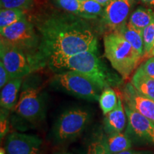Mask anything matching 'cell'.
<instances>
[{
  "label": "cell",
  "mask_w": 154,
  "mask_h": 154,
  "mask_svg": "<svg viewBox=\"0 0 154 154\" xmlns=\"http://www.w3.org/2000/svg\"><path fill=\"white\" fill-rule=\"evenodd\" d=\"M41 49L46 63L84 51H98V39L92 26L71 13H51L36 21Z\"/></svg>",
  "instance_id": "cell-1"
},
{
  "label": "cell",
  "mask_w": 154,
  "mask_h": 154,
  "mask_svg": "<svg viewBox=\"0 0 154 154\" xmlns=\"http://www.w3.org/2000/svg\"><path fill=\"white\" fill-rule=\"evenodd\" d=\"M51 70L75 71L88 77L102 89L107 86L117 87L122 80L99 59L97 52L84 51L70 57L58 58L47 63Z\"/></svg>",
  "instance_id": "cell-2"
},
{
  "label": "cell",
  "mask_w": 154,
  "mask_h": 154,
  "mask_svg": "<svg viewBox=\"0 0 154 154\" xmlns=\"http://www.w3.org/2000/svg\"><path fill=\"white\" fill-rule=\"evenodd\" d=\"M36 29L27 19L0 29L1 36L23 51L28 57L33 71L47 64L41 49V38Z\"/></svg>",
  "instance_id": "cell-3"
},
{
  "label": "cell",
  "mask_w": 154,
  "mask_h": 154,
  "mask_svg": "<svg viewBox=\"0 0 154 154\" xmlns=\"http://www.w3.org/2000/svg\"><path fill=\"white\" fill-rule=\"evenodd\" d=\"M103 45L106 57L113 68L123 79H128L137 66L141 56L116 32L106 34Z\"/></svg>",
  "instance_id": "cell-4"
},
{
  "label": "cell",
  "mask_w": 154,
  "mask_h": 154,
  "mask_svg": "<svg viewBox=\"0 0 154 154\" xmlns=\"http://www.w3.org/2000/svg\"><path fill=\"white\" fill-rule=\"evenodd\" d=\"M52 85L71 95L91 101H99L103 91L91 79L75 71H64L57 74L54 77Z\"/></svg>",
  "instance_id": "cell-5"
},
{
  "label": "cell",
  "mask_w": 154,
  "mask_h": 154,
  "mask_svg": "<svg viewBox=\"0 0 154 154\" xmlns=\"http://www.w3.org/2000/svg\"><path fill=\"white\" fill-rule=\"evenodd\" d=\"M91 119L90 111L84 108L75 107L63 111L53 127L55 141L62 143L75 139L85 130Z\"/></svg>",
  "instance_id": "cell-6"
},
{
  "label": "cell",
  "mask_w": 154,
  "mask_h": 154,
  "mask_svg": "<svg viewBox=\"0 0 154 154\" xmlns=\"http://www.w3.org/2000/svg\"><path fill=\"white\" fill-rule=\"evenodd\" d=\"M14 110L19 117L29 122L42 120L45 117L46 101L39 88L24 84Z\"/></svg>",
  "instance_id": "cell-7"
},
{
  "label": "cell",
  "mask_w": 154,
  "mask_h": 154,
  "mask_svg": "<svg viewBox=\"0 0 154 154\" xmlns=\"http://www.w3.org/2000/svg\"><path fill=\"white\" fill-rule=\"evenodd\" d=\"M0 57L11 79L23 78L34 72L26 55L2 36Z\"/></svg>",
  "instance_id": "cell-8"
},
{
  "label": "cell",
  "mask_w": 154,
  "mask_h": 154,
  "mask_svg": "<svg viewBox=\"0 0 154 154\" xmlns=\"http://www.w3.org/2000/svg\"><path fill=\"white\" fill-rule=\"evenodd\" d=\"M42 145L37 136L14 132L7 136L5 151L7 154H42Z\"/></svg>",
  "instance_id": "cell-9"
},
{
  "label": "cell",
  "mask_w": 154,
  "mask_h": 154,
  "mask_svg": "<svg viewBox=\"0 0 154 154\" xmlns=\"http://www.w3.org/2000/svg\"><path fill=\"white\" fill-rule=\"evenodd\" d=\"M136 0H111L104 7L102 20L111 30L116 29L127 22Z\"/></svg>",
  "instance_id": "cell-10"
},
{
  "label": "cell",
  "mask_w": 154,
  "mask_h": 154,
  "mask_svg": "<svg viewBox=\"0 0 154 154\" xmlns=\"http://www.w3.org/2000/svg\"><path fill=\"white\" fill-rule=\"evenodd\" d=\"M121 96L125 104L154 123V101L140 94L131 83L124 86Z\"/></svg>",
  "instance_id": "cell-11"
},
{
  "label": "cell",
  "mask_w": 154,
  "mask_h": 154,
  "mask_svg": "<svg viewBox=\"0 0 154 154\" xmlns=\"http://www.w3.org/2000/svg\"><path fill=\"white\" fill-rule=\"evenodd\" d=\"M128 128L140 139L154 144V123L137 111L124 104Z\"/></svg>",
  "instance_id": "cell-12"
},
{
  "label": "cell",
  "mask_w": 154,
  "mask_h": 154,
  "mask_svg": "<svg viewBox=\"0 0 154 154\" xmlns=\"http://www.w3.org/2000/svg\"><path fill=\"white\" fill-rule=\"evenodd\" d=\"M121 99V96L118 94L117 106L114 109L105 116L103 128L106 134L109 135L113 133L121 132L124 129L127 116Z\"/></svg>",
  "instance_id": "cell-13"
},
{
  "label": "cell",
  "mask_w": 154,
  "mask_h": 154,
  "mask_svg": "<svg viewBox=\"0 0 154 154\" xmlns=\"http://www.w3.org/2000/svg\"><path fill=\"white\" fill-rule=\"evenodd\" d=\"M22 84V78H15L9 80L2 88L0 96L1 107L6 110H11L17 104V95Z\"/></svg>",
  "instance_id": "cell-14"
},
{
  "label": "cell",
  "mask_w": 154,
  "mask_h": 154,
  "mask_svg": "<svg viewBox=\"0 0 154 154\" xmlns=\"http://www.w3.org/2000/svg\"><path fill=\"white\" fill-rule=\"evenodd\" d=\"M113 32H118L127 42L131 44L138 54L141 56L144 55V47L143 39V32L137 29L130 24L129 22L125 23L118 29Z\"/></svg>",
  "instance_id": "cell-15"
},
{
  "label": "cell",
  "mask_w": 154,
  "mask_h": 154,
  "mask_svg": "<svg viewBox=\"0 0 154 154\" xmlns=\"http://www.w3.org/2000/svg\"><path fill=\"white\" fill-rule=\"evenodd\" d=\"M131 83L140 94L154 101V79L146 75L140 66L134 73Z\"/></svg>",
  "instance_id": "cell-16"
},
{
  "label": "cell",
  "mask_w": 154,
  "mask_h": 154,
  "mask_svg": "<svg viewBox=\"0 0 154 154\" xmlns=\"http://www.w3.org/2000/svg\"><path fill=\"white\" fill-rule=\"evenodd\" d=\"M107 143L111 154L129 150L132 146L131 140L128 134L121 132L107 135Z\"/></svg>",
  "instance_id": "cell-17"
},
{
  "label": "cell",
  "mask_w": 154,
  "mask_h": 154,
  "mask_svg": "<svg viewBox=\"0 0 154 154\" xmlns=\"http://www.w3.org/2000/svg\"><path fill=\"white\" fill-rule=\"evenodd\" d=\"M153 19L154 12L151 9L138 7L130 16L129 23L135 28L143 32L144 28L150 24Z\"/></svg>",
  "instance_id": "cell-18"
},
{
  "label": "cell",
  "mask_w": 154,
  "mask_h": 154,
  "mask_svg": "<svg viewBox=\"0 0 154 154\" xmlns=\"http://www.w3.org/2000/svg\"><path fill=\"white\" fill-rule=\"evenodd\" d=\"M83 154H111L108 146L107 136L102 132L96 134Z\"/></svg>",
  "instance_id": "cell-19"
},
{
  "label": "cell",
  "mask_w": 154,
  "mask_h": 154,
  "mask_svg": "<svg viewBox=\"0 0 154 154\" xmlns=\"http://www.w3.org/2000/svg\"><path fill=\"white\" fill-rule=\"evenodd\" d=\"M99 102L103 115L106 116L109 113L118 103V94L116 95L114 90L111 86L105 87L101 91L99 96Z\"/></svg>",
  "instance_id": "cell-20"
},
{
  "label": "cell",
  "mask_w": 154,
  "mask_h": 154,
  "mask_svg": "<svg viewBox=\"0 0 154 154\" xmlns=\"http://www.w3.org/2000/svg\"><path fill=\"white\" fill-rule=\"evenodd\" d=\"M26 19L24 9H1L0 11V29Z\"/></svg>",
  "instance_id": "cell-21"
},
{
  "label": "cell",
  "mask_w": 154,
  "mask_h": 154,
  "mask_svg": "<svg viewBox=\"0 0 154 154\" xmlns=\"http://www.w3.org/2000/svg\"><path fill=\"white\" fill-rule=\"evenodd\" d=\"M103 7L97 2L94 0H87V1L81 2V9L79 16L85 19H95L99 16L103 14Z\"/></svg>",
  "instance_id": "cell-22"
},
{
  "label": "cell",
  "mask_w": 154,
  "mask_h": 154,
  "mask_svg": "<svg viewBox=\"0 0 154 154\" xmlns=\"http://www.w3.org/2000/svg\"><path fill=\"white\" fill-rule=\"evenodd\" d=\"M144 56L149 55L154 42V19L143 30Z\"/></svg>",
  "instance_id": "cell-23"
},
{
  "label": "cell",
  "mask_w": 154,
  "mask_h": 154,
  "mask_svg": "<svg viewBox=\"0 0 154 154\" xmlns=\"http://www.w3.org/2000/svg\"><path fill=\"white\" fill-rule=\"evenodd\" d=\"M56 5L67 12L79 16L81 2L79 0H54Z\"/></svg>",
  "instance_id": "cell-24"
},
{
  "label": "cell",
  "mask_w": 154,
  "mask_h": 154,
  "mask_svg": "<svg viewBox=\"0 0 154 154\" xmlns=\"http://www.w3.org/2000/svg\"><path fill=\"white\" fill-rule=\"evenodd\" d=\"M34 0H0L1 9H27L32 7Z\"/></svg>",
  "instance_id": "cell-25"
},
{
  "label": "cell",
  "mask_w": 154,
  "mask_h": 154,
  "mask_svg": "<svg viewBox=\"0 0 154 154\" xmlns=\"http://www.w3.org/2000/svg\"><path fill=\"white\" fill-rule=\"evenodd\" d=\"M140 66L146 75L154 79V57L149 58L145 63L140 65Z\"/></svg>",
  "instance_id": "cell-26"
},
{
  "label": "cell",
  "mask_w": 154,
  "mask_h": 154,
  "mask_svg": "<svg viewBox=\"0 0 154 154\" xmlns=\"http://www.w3.org/2000/svg\"><path fill=\"white\" fill-rule=\"evenodd\" d=\"M8 110L2 108L1 111V138L4 137L7 132L9 131V122L7 119L8 115Z\"/></svg>",
  "instance_id": "cell-27"
},
{
  "label": "cell",
  "mask_w": 154,
  "mask_h": 154,
  "mask_svg": "<svg viewBox=\"0 0 154 154\" xmlns=\"http://www.w3.org/2000/svg\"><path fill=\"white\" fill-rule=\"evenodd\" d=\"M11 79L8 72L5 69L3 63L1 61L0 62V88H2Z\"/></svg>",
  "instance_id": "cell-28"
},
{
  "label": "cell",
  "mask_w": 154,
  "mask_h": 154,
  "mask_svg": "<svg viewBox=\"0 0 154 154\" xmlns=\"http://www.w3.org/2000/svg\"><path fill=\"white\" fill-rule=\"evenodd\" d=\"M116 154H153V152L151 151H133V150H126V151L120 152V153Z\"/></svg>",
  "instance_id": "cell-29"
},
{
  "label": "cell",
  "mask_w": 154,
  "mask_h": 154,
  "mask_svg": "<svg viewBox=\"0 0 154 154\" xmlns=\"http://www.w3.org/2000/svg\"><path fill=\"white\" fill-rule=\"evenodd\" d=\"M94 1L97 2L98 3H99L100 5H101L103 7H106L108 4H109L111 0H94Z\"/></svg>",
  "instance_id": "cell-30"
},
{
  "label": "cell",
  "mask_w": 154,
  "mask_h": 154,
  "mask_svg": "<svg viewBox=\"0 0 154 154\" xmlns=\"http://www.w3.org/2000/svg\"><path fill=\"white\" fill-rule=\"evenodd\" d=\"M144 4L150 6V7H154V0H141Z\"/></svg>",
  "instance_id": "cell-31"
},
{
  "label": "cell",
  "mask_w": 154,
  "mask_h": 154,
  "mask_svg": "<svg viewBox=\"0 0 154 154\" xmlns=\"http://www.w3.org/2000/svg\"><path fill=\"white\" fill-rule=\"evenodd\" d=\"M148 56H149V57H154V48L151 50V52L149 53V54Z\"/></svg>",
  "instance_id": "cell-32"
},
{
  "label": "cell",
  "mask_w": 154,
  "mask_h": 154,
  "mask_svg": "<svg viewBox=\"0 0 154 154\" xmlns=\"http://www.w3.org/2000/svg\"><path fill=\"white\" fill-rule=\"evenodd\" d=\"M0 154H5V151H4V149H1V151H0Z\"/></svg>",
  "instance_id": "cell-33"
},
{
  "label": "cell",
  "mask_w": 154,
  "mask_h": 154,
  "mask_svg": "<svg viewBox=\"0 0 154 154\" xmlns=\"http://www.w3.org/2000/svg\"><path fill=\"white\" fill-rule=\"evenodd\" d=\"M153 48H154V42H153V45H152V47H151V50H152V49H153ZM150 52H151V51H150Z\"/></svg>",
  "instance_id": "cell-34"
},
{
  "label": "cell",
  "mask_w": 154,
  "mask_h": 154,
  "mask_svg": "<svg viewBox=\"0 0 154 154\" xmlns=\"http://www.w3.org/2000/svg\"><path fill=\"white\" fill-rule=\"evenodd\" d=\"M79 1H80V2H84V1H87V0H79Z\"/></svg>",
  "instance_id": "cell-35"
},
{
  "label": "cell",
  "mask_w": 154,
  "mask_h": 154,
  "mask_svg": "<svg viewBox=\"0 0 154 154\" xmlns=\"http://www.w3.org/2000/svg\"><path fill=\"white\" fill-rule=\"evenodd\" d=\"M59 154H70V153H59Z\"/></svg>",
  "instance_id": "cell-36"
}]
</instances>
